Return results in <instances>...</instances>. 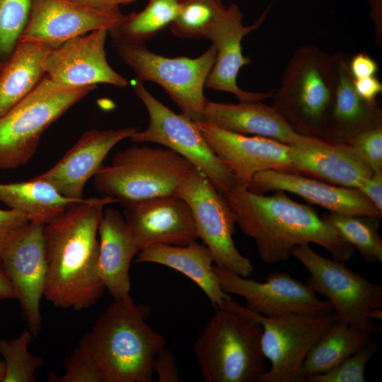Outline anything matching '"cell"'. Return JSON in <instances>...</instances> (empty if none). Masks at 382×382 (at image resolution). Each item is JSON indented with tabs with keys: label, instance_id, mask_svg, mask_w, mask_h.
<instances>
[{
	"label": "cell",
	"instance_id": "obj_45",
	"mask_svg": "<svg viewBox=\"0 0 382 382\" xmlns=\"http://www.w3.org/2000/svg\"><path fill=\"white\" fill-rule=\"evenodd\" d=\"M371 6V16L374 22L376 30L381 34L382 25V0H369ZM378 31V34H379Z\"/></svg>",
	"mask_w": 382,
	"mask_h": 382
},
{
	"label": "cell",
	"instance_id": "obj_48",
	"mask_svg": "<svg viewBox=\"0 0 382 382\" xmlns=\"http://www.w3.org/2000/svg\"><path fill=\"white\" fill-rule=\"evenodd\" d=\"M2 65H3V62L0 61V70H1V69L2 67Z\"/></svg>",
	"mask_w": 382,
	"mask_h": 382
},
{
	"label": "cell",
	"instance_id": "obj_31",
	"mask_svg": "<svg viewBox=\"0 0 382 382\" xmlns=\"http://www.w3.org/2000/svg\"><path fill=\"white\" fill-rule=\"evenodd\" d=\"M181 2L182 0H149L143 10L125 16L121 24L108 32L144 42L171 24L179 12Z\"/></svg>",
	"mask_w": 382,
	"mask_h": 382
},
{
	"label": "cell",
	"instance_id": "obj_21",
	"mask_svg": "<svg viewBox=\"0 0 382 382\" xmlns=\"http://www.w3.org/2000/svg\"><path fill=\"white\" fill-rule=\"evenodd\" d=\"M245 187L259 194L289 192L338 214L380 219L382 216V211L358 190L334 185L298 173L263 170L256 173Z\"/></svg>",
	"mask_w": 382,
	"mask_h": 382
},
{
	"label": "cell",
	"instance_id": "obj_14",
	"mask_svg": "<svg viewBox=\"0 0 382 382\" xmlns=\"http://www.w3.org/2000/svg\"><path fill=\"white\" fill-rule=\"evenodd\" d=\"M195 123L231 173L236 185L246 186L256 173L263 170L291 172V146L265 137L232 132L205 120Z\"/></svg>",
	"mask_w": 382,
	"mask_h": 382
},
{
	"label": "cell",
	"instance_id": "obj_6",
	"mask_svg": "<svg viewBox=\"0 0 382 382\" xmlns=\"http://www.w3.org/2000/svg\"><path fill=\"white\" fill-rule=\"evenodd\" d=\"M195 167L166 148L134 145L117 153L93 177L96 190L123 205L177 191Z\"/></svg>",
	"mask_w": 382,
	"mask_h": 382
},
{
	"label": "cell",
	"instance_id": "obj_8",
	"mask_svg": "<svg viewBox=\"0 0 382 382\" xmlns=\"http://www.w3.org/2000/svg\"><path fill=\"white\" fill-rule=\"evenodd\" d=\"M108 33L112 37V47L135 72L137 79L158 83L184 115L194 122L204 121L208 101L204 87L216 59L214 44L196 58H170L150 51L144 42Z\"/></svg>",
	"mask_w": 382,
	"mask_h": 382
},
{
	"label": "cell",
	"instance_id": "obj_47",
	"mask_svg": "<svg viewBox=\"0 0 382 382\" xmlns=\"http://www.w3.org/2000/svg\"><path fill=\"white\" fill-rule=\"evenodd\" d=\"M137 0H118L119 4H128L132 3Z\"/></svg>",
	"mask_w": 382,
	"mask_h": 382
},
{
	"label": "cell",
	"instance_id": "obj_5",
	"mask_svg": "<svg viewBox=\"0 0 382 382\" xmlns=\"http://www.w3.org/2000/svg\"><path fill=\"white\" fill-rule=\"evenodd\" d=\"M262 328L253 318L217 308L194 345L207 382H260L266 372Z\"/></svg>",
	"mask_w": 382,
	"mask_h": 382
},
{
	"label": "cell",
	"instance_id": "obj_39",
	"mask_svg": "<svg viewBox=\"0 0 382 382\" xmlns=\"http://www.w3.org/2000/svg\"><path fill=\"white\" fill-rule=\"evenodd\" d=\"M154 374L158 382H181L178 365L173 353L165 347L156 356L153 364Z\"/></svg>",
	"mask_w": 382,
	"mask_h": 382
},
{
	"label": "cell",
	"instance_id": "obj_2",
	"mask_svg": "<svg viewBox=\"0 0 382 382\" xmlns=\"http://www.w3.org/2000/svg\"><path fill=\"white\" fill-rule=\"evenodd\" d=\"M241 231L252 238L265 263L287 260L301 244L321 246L332 258L346 262L355 248L308 205L298 203L284 191L264 195L235 185L225 196Z\"/></svg>",
	"mask_w": 382,
	"mask_h": 382
},
{
	"label": "cell",
	"instance_id": "obj_19",
	"mask_svg": "<svg viewBox=\"0 0 382 382\" xmlns=\"http://www.w3.org/2000/svg\"><path fill=\"white\" fill-rule=\"evenodd\" d=\"M139 130L127 127L86 131L54 166L34 178L50 184L66 198L83 199L86 183L102 167L111 149Z\"/></svg>",
	"mask_w": 382,
	"mask_h": 382
},
{
	"label": "cell",
	"instance_id": "obj_23",
	"mask_svg": "<svg viewBox=\"0 0 382 382\" xmlns=\"http://www.w3.org/2000/svg\"><path fill=\"white\" fill-rule=\"evenodd\" d=\"M290 173L334 185L358 189L373 174L346 141L324 140L307 147L292 146Z\"/></svg>",
	"mask_w": 382,
	"mask_h": 382
},
{
	"label": "cell",
	"instance_id": "obj_25",
	"mask_svg": "<svg viewBox=\"0 0 382 382\" xmlns=\"http://www.w3.org/2000/svg\"><path fill=\"white\" fill-rule=\"evenodd\" d=\"M136 256V262L156 263L183 274L204 291L216 309L222 308L226 301L232 299L219 285L211 251L197 240L185 245H151L139 250Z\"/></svg>",
	"mask_w": 382,
	"mask_h": 382
},
{
	"label": "cell",
	"instance_id": "obj_46",
	"mask_svg": "<svg viewBox=\"0 0 382 382\" xmlns=\"http://www.w3.org/2000/svg\"><path fill=\"white\" fill-rule=\"evenodd\" d=\"M5 364L4 361H0V382H3L4 376H5Z\"/></svg>",
	"mask_w": 382,
	"mask_h": 382
},
{
	"label": "cell",
	"instance_id": "obj_27",
	"mask_svg": "<svg viewBox=\"0 0 382 382\" xmlns=\"http://www.w3.org/2000/svg\"><path fill=\"white\" fill-rule=\"evenodd\" d=\"M54 47L19 41L0 70V117L25 98L45 76L43 61Z\"/></svg>",
	"mask_w": 382,
	"mask_h": 382
},
{
	"label": "cell",
	"instance_id": "obj_29",
	"mask_svg": "<svg viewBox=\"0 0 382 382\" xmlns=\"http://www.w3.org/2000/svg\"><path fill=\"white\" fill-rule=\"evenodd\" d=\"M372 340L370 334L337 319L307 354L302 368L305 381L333 369Z\"/></svg>",
	"mask_w": 382,
	"mask_h": 382
},
{
	"label": "cell",
	"instance_id": "obj_9",
	"mask_svg": "<svg viewBox=\"0 0 382 382\" xmlns=\"http://www.w3.org/2000/svg\"><path fill=\"white\" fill-rule=\"evenodd\" d=\"M291 255L310 275L306 283L327 299L338 319L368 334H379L382 286L351 270L344 262L321 256L309 244L295 246Z\"/></svg>",
	"mask_w": 382,
	"mask_h": 382
},
{
	"label": "cell",
	"instance_id": "obj_37",
	"mask_svg": "<svg viewBox=\"0 0 382 382\" xmlns=\"http://www.w3.org/2000/svg\"><path fill=\"white\" fill-rule=\"evenodd\" d=\"M346 142L373 173L382 171V125L364 130Z\"/></svg>",
	"mask_w": 382,
	"mask_h": 382
},
{
	"label": "cell",
	"instance_id": "obj_28",
	"mask_svg": "<svg viewBox=\"0 0 382 382\" xmlns=\"http://www.w3.org/2000/svg\"><path fill=\"white\" fill-rule=\"evenodd\" d=\"M81 200L66 198L50 184L34 178L20 183H0V201L9 209L24 213L32 222L45 224Z\"/></svg>",
	"mask_w": 382,
	"mask_h": 382
},
{
	"label": "cell",
	"instance_id": "obj_24",
	"mask_svg": "<svg viewBox=\"0 0 382 382\" xmlns=\"http://www.w3.org/2000/svg\"><path fill=\"white\" fill-rule=\"evenodd\" d=\"M98 270L102 283L115 300L129 294L131 262L139 249L120 212L107 206L98 232Z\"/></svg>",
	"mask_w": 382,
	"mask_h": 382
},
{
	"label": "cell",
	"instance_id": "obj_3",
	"mask_svg": "<svg viewBox=\"0 0 382 382\" xmlns=\"http://www.w3.org/2000/svg\"><path fill=\"white\" fill-rule=\"evenodd\" d=\"M146 306L130 295L115 300L88 332L103 382H151L153 364L166 339L146 321Z\"/></svg>",
	"mask_w": 382,
	"mask_h": 382
},
{
	"label": "cell",
	"instance_id": "obj_11",
	"mask_svg": "<svg viewBox=\"0 0 382 382\" xmlns=\"http://www.w3.org/2000/svg\"><path fill=\"white\" fill-rule=\"evenodd\" d=\"M132 82L134 91L149 115L147 128L134 134L130 138L132 141L156 143L175 151L204 173L225 197L236 185L234 179L207 143L195 122L183 113H175L161 103L141 81L136 78Z\"/></svg>",
	"mask_w": 382,
	"mask_h": 382
},
{
	"label": "cell",
	"instance_id": "obj_33",
	"mask_svg": "<svg viewBox=\"0 0 382 382\" xmlns=\"http://www.w3.org/2000/svg\"><path fill=\"white\" fill-rule=\"evenodd\" d=\"M33 335L25 328L18 337L0 339V356L5 364L3 382H35L36 371L43 365V359L28 349Z\"/></svg>",
	"mask_w": 382,
	"mask_h": 382
},
{
	"label": "cell",
	"instance_id": "obj_43",
	"mask_svg": "<svg viewBox=\"0 0 382 382\" xmlns=\"http://www.w3.org/2000/svg\"><path fill=\"white\" fill-rule=\"evenodd\" d=\"M74 2L98 11L119 13L118 0H71Z\"/></svg>",
	"mask_w": 382,
	"mask_h": 382
},
{
	"label": "cell",
	"instance_id": "obj_10",
	"mask_svg": "<svg viewBox=\"0 0 382 382\" xmlns=\"http://www.w3.org/2000/svg\"><path fill=\"white\" fill-rule=\"evenodd\" d=\"M222 308L255 319L262 327L261 346L270 363L260 382H306L302 368L309 351L338 319L325 315L289 314L267 317L256 313L233 299Z\"/></svg>",
	"mask_w": 382,
	"mask_h": 382
},
{
	"label": "cell",
	"instance_id": "obj_30",
	"mask_svg": "<svg viewBox=\"0 0 382 382\" xmlns=\"http://www.w3.org/2000/svg\"><path fill=\"white\" fill-rule=\"evenodd\" d=\"M323 220L370 263L382 262V240L378 233L380 218L330 212Z\"/></svg>",
	"mask_w": 382,
	"mask_h": 382
},
{
	"label": "cell",
	"instance_id": "obj_26",
	"mask_svg": "<svg viewBox=\"0 0 382 382\" xmlns=\"http://www.w3.org/2000/svg\"><path fill=\"white\" fill-rule=\"evenodd\" d=\"M336 58L338 83L325 139L346 141L364 130L382 125V111L376 101L368 102L357 94L344 55L337 54Z\"/></svg>",
	"mask_w": 382,
	"mask_h": 382
},
{
	"label": "cell",
	"instance_id": "obj_42",
	"mask_svg": "<svg viewBox=\"0 0 382 382\" xmlns=\"http://www.w3.org/2000/svg\"><path fill=\"white\" fill-rule=\"evenodd\" d=\"M353 83L357 94L370 103L376 102V97L382 93V83L375 76L353 79Z\"/></svg>",
	"mask_w": 382,
	"mask_h": 382
},
{
	"label": "cell",
	"instance_id": "obj_4",
	"mask_svg": "<svg viewBox=\"0 0 382 382\" xmlns=\"http://www.w3.org/2000/svg\"><path fill=\"white\" fill-rule=\"evenodd\" d=\"M337 83L336 54L301 46L284 69L272 106L296 132L325 139Z\"/></svg>",
	"mask_w": 382,
	"mask_h": 382
},
{
	"label": "cell",
	"instance_id": "obj_18",
	"mask_svg": "<svg viewBox=\"0 0 382 382\" xmlns=\"http://www.w3.org/2000/svg\"><path fill=\"white\" fill-rule=\"evenodd\" d=\"M124 206L125 223L139 250L158 244L185 245L198 238L191 209L177 195Z\"/></svg>",
	"mask_w": 382,
	"mask_h": 382
},
{
	"label": "cell",
	"instance_id": "obj_17",
	"mask_svg": "<svg viewBox=\"0 0 382 382\" xmlns=\"http://www.w3.org/2000/svg\"><path fill=\"white\" fill-rule=\"evenodd\" d=\"M124 18L121 12L98 11L71 0H32L30 18L18 42H42L55 48L87 32L117 28Z\"/></svg>",
	"mask_w": 382,
	"mask_h": 382
},
{
	"label": "cell",
	"instance_id": "obj_35",
	"mask_svg": "<svg viewBox=\"0 0 382 382\" xmlns=\"http://www.w3.org/2000/svg\"><path fill=\"white\" fill-rule=\"evenodd\" d=\"M64 372L56 375L50 372V382H103L93 356L88 333L81 339L78 346L64 361Z\"/></svg>",
	"mask_w": 382,
	"mask_h": 382
},
{
	"label": "cell",
	"instance_id": "obj_40",
	"mask_svg": "<svg viewBox=\"0 0 382 382\" xmlns=\"http://www.w3.org/2000/svg\"><path fill=\"white\" fill-rule=\"evenodd\" d=\"M348 69L353 79L375 76L378 71L377 62L365 52L356 54L348 63Z\"/></svg>",
	"mask_w": 382,
	"mask_h": 382
},
{
	"label": "cell",
	"instance_id": "obj_44",
	"mask_svg": "<svg viewBox=\"0 0 382 382\" xmlns=\"http://www.w3.org/2000/svg\"><path fill=\"white\" fill-rule=\"evenodd\" d=\"M0 299H16L13 285L0 258Z\"/></svg>",
	"mask_w": 382,
	"mask_h": 382
},
{
	"label": "cell",
	"instance_id": "obj_36",
	"mask_svg": "<svg viewBox=\"0 0 382 382\" xmlns=\"http://www.w3.org/2000/svg\"><path fill=\"white\" fill-rule=\"evenodd\" d=\"M378 347L379 341L372 340L333 369L308 376L306 382H364L366 364Z\"/></svg>",
	"mask_w": 382,
	"mask_h": 382
},
{
	"label": "cell",
	"instance_id": "obj_7",
	"mask_svg": "<svg viewBox=\"0 0 382 382\" xmlns=\"http://www.w3.org/2000/svg\"><path fill=\"white\" fill-rule=\"evenodd\" d=\"M97 86H62L47 76L0 117V169H15L35 153L45 130Z\"/></svg>",
	"mask_w": 382,
	"mask_h": 382
},
{
	"label": "cell",
	"instance_id": "obj_20",
	"mask_svg": "<svg viewBox=\"0 0 382 382\" xmlns=\"http://www.w3.org/2000/svg\"><path fill=\"white\" fill-rule=\"evenodd\" d=\"M268 10L269 8L255 23L245 26L243 23V13L238 6L233 4L226 6L208 37L216 46V56L206 81V87L231 93L240 102L262 101L272 98L274 90L248 92L241 89L237 84L241 69L251 63L250 58L243 54L242 39L260 27Z\"/></svg>",
	"mask_w": 382,
	"mask_h": 382
},
{
	"label": "cell",
	"instance_id": "obj_38",
	"mask_svg": "<svg viewBox=\"0 0 382 382\" xmlns=\"http://www.w3.org/2000/svg\"><path fill=\"white\" fill-rule=\"evenodd\" d=\"M29 222L27 215L20 211L0 209V257Z\"/></svg>",
	"mask_w": 382,
	"mask_h": 382
},
{
	"label": "cell",
	"instance_id": "obj_32",
	"mask_svg": "<svg viewBox=\"0 0 382 382\" xmlns=\"http://www.w3.org/2000/svg\"><path fill=\"white\" fill-rule=\"evenodd\" d=\"M225 8L221 0H182L170 29L181 38H208Z\"/></svg>",
	"mask_w": 382,
	"mask_h": 382
},
{
	"label": "cell",
	"instance_id": "obj_34",
	"mask_svg": "<svg viewBox=\"0 0 382 382\" xmlns=\"http://www.w3.org/2000/svg\"><path fill=\"white\" fill-rule=\"evenodd\" d=\"M32 0H0V61L11 54L25 30Z\"/></svg>",
	"mask_w": 382,
	"mask_h": 382
},
{
	"label": "cell",
	"instance_id": "obj_12",
	"mask_svg": "<svg viewBox=\"0 0 382 382\" xmlns=\"http://www.w3.org/2000/svg\"><path fill=\"white\" fill-rule=\"evenodd\" d=\"M177 195L191 209L197 238L212 253L216 266L243 277L254 271L250 260L235 245L236 216L226 197L201 171L194 168L180 185Z\"/></svg>",
	"mask_w": 382,
	"mask_h": 382
},
{
	"label": "cell",
	"instance_id": "obj_15",
	"mask_svg": "<svg viewBox=\"0 0 382 382\" xmlns=\"http://www.w3.org/2000/svg\"><path fill=\"white\" fill-rule=\"evenodd\" d=\"M44 225L30 221L0 257L33 337L42 328L40 306L47 275Z\"/></svg>",
	"mask_w": 382,
	"mask_h": 382
},
{
	"label": "cell",
	"instance_id": "obj_13",
	"mask_svg": "<svg viewBox=\"0 0 382 382\" xmlns=\"http://www.w3.org/2000/svg\"><path fill=\"white\" fill-rule=\"evenodd\" d=\"M214 272L221 289L245 300V307L267 317L289 314L325 315L333 311L328 300H320L305 282L283 271L269 274L265 282L243 277L215 265Z\"/></svg>",
	"mask_w": 382,
	"mask_h": 382
},
{
	"label": "cell",
	"instance_id": "obj_16",
	"mask_svg": "<svg viewBox=\"0 0 382 382\" xmlns=\"http://www.w3.org/2000/svg\"><path fill=\"white\" fill-rule=\"evenodd\" d=\"M108 31L98 29L71 38L52 48L43 61L48 78L66 86L80 87L107 83L120 88L128 81L108 64L105 49Z\"/></svg>",
	"mask_w": 382,
	"mask_h": 382
},
{
	"label": "cell",
	"instance_id": "obj_41",
	"mask_svg": "<svg viewBox=\"0 0 382 382\" xmlns=\"http://www.w3.org/2000/svg\"><path fill=\"white\" fill-rule=\"evenodd\" d=\"M357 190L377 209L382 211V171L374 172Z\"/></svg>",
	"mask_w": 382,
	"mask_h": 382
},
{
	"label": "cell",
	"instance_id": "obj_1",
	"mask_svg": "<svg viewBox=\"0 0 382 382\" xmlns=\"http://www.w3.org/2000/svg\"><path fill=\"white\" fill-rule=\"evenodd\" d=\"M117 202L103 195L83 198L44 225V296L54 306L81 311L103 295L105 287L98 270V226L105 208Z\"/></svg>",
	"mask_w": 382,
	"mask_h": 382
},
{
	"label": "cell",
	"instance_id": "obj_22",
	"mask_svg": "<svg viewBox=\"0 0 382 382\" xmlns=\"http://www.w3.org/2000/svg\"><path fill=\"white\" fill-rule=\"evenodd\" d=\"M204 120L232 132L265 137L292 146L307 147L325 140L296 132L272 105L261 101L233 104L208 100Z\"/></svg>",
	"mask_w": 382,
	"mask_h": 382
}]
</instances>
